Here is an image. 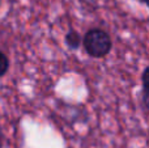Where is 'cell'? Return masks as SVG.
I'll use <instances>...</instances> for the list:
<instances>
[{
	"mask_svg": "<svg viewBox=\"0 0 149 148\" xmlns=\"http://www.w3.org/2000/svg\"><path fill=\"white\" fill-rule=\"evenodd\" d=\"M0 148H3V136H1V134H0Z\"/></svg>",
	"mask_w": 149,
	"mask_h": 148,
	"instance_id": "cell-7",
	"label": "cell"
},
{
	"mask_svg": "<svg viewBox=\"0 0 149 148\" xmlns=\"http://www.w3.org/2000/svg\"><path fill=\"white\" fill-rule=\"evenodd\" d=\"M141 81H143V85H144V89L149 91V66L144 70V72H143Z\"/></svg>",
	"mask_w": 149,
	"mask_h": 148,
	"instance_id": "cell-4",
	"label": "cell"
},
{
	"mask_svg": "<svg viewBox=\"0 0 149 148\" xmlns=\"http://www.w3.org/2000/svg\"><path fill=\"white\" fill-rule=\"evenodd\" d=\"M64 42L70 50H77L80 46H81L82 38L79 34V31H76L74 29H71V30H68L67 34H65Z\"/></svg>",
	"mask_w": 149,
	"mask_h": 148,
	"instance_id": "cell-2",
	"label": "cell"
},
{
	"mask_svg": "<svg viewBox=\"0 0 149 148\" xmlns=\"http://www.w3.org/2000/svg\"><path fill=\"white\" fill-rule=\"evenodd\" d=\"M1 5H3V0H0V8H1Z\"/></svg>",
	"mask_w": 149,
	"mask_h": 148,
	"instance_id": "cell-8",
	"label": "cell"
},
{
	"mask_svg": "<svg viewBox=\"0 0 149 148\" xmlns=\"http://www.w3.org/2000/svg\"><path fill=\"white\" fill-rule=\"evenodd\" d=\"M82 46L89 57L103 58L113 49V41L107 31L100 28H93L82 37Z\"/></svg>",
	"mask_w": 149,
	"mask_h": 148,
	"instance_id": "cell-1",
	"label": "cell"
},
{
	"mask_svg": "<svg viewBox=\"0 0 149 148\" xmlns=\"http://www.w3.org/2000/svg\"><path fill=\"white\" fill-rule=\"evenodd\" d=\"M137 1L143 3V4H145V5H147V7L149 8V0H137Z\"/></svg>",
	"mask_w": 149,
	"mask_h": 148,
	"instance_id": "cell-6",
	"label": "cell"
},
{
	"mask_svg": "<svg viewBox=\"0 0 149 148\" xmlns=\"http://www.w3.org/2000/svg\"><path fill=\"white\" fill-rule=\"evenodd\" d=\"M8 70H9V59H8L7 54L0 50V77L7 75Z\"/></svg>",
	"mask_w": 149,
	"mask_h": 148,
	"instance_id": "cell-3",
	"label": "cell"
},
{
	"mask_svg": "<svg viewBox=\"0 0 149 148\" xmlns=\"http://www.w3.org/2000/svg\"><path fill=\"white\" fill-rule=\"evenodd\" d=\"M143 102L149 109V91H147V89H144V92H143Z\"/></svg>",
	"mask_w": 149,
	"mask_h": 148,
	"instance_id": "cell-5",
	"label": "cell"
}]
</instances>
